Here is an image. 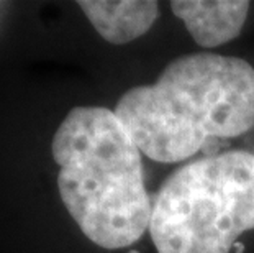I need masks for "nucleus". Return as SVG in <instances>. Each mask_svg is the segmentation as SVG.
I'll return each instance as SVG.
<instances>
[{
  "mask_svg": "<svg viewBox=\"0 0 254 253\" xmlns=\"http://www.w3.org/2000/svg\"><path fill=\"white\" fill-rule=\"evenodd\" d=\"M251 3L246 0H176L171 8L197 45L215 48L240 36Z\"/></svg>",
  "mask_w": 254,
  "mask_h": 253,
  "instance_id": "obj_4",
  "label": "nucleus"
},
{
  "mask_svg": "<svg viewBox=\"0 0 254 253\" xmlns=\"http://www.w3.org/2000/svg\"><path fill=\"white\" fill-rule=\"evenodd\" d=\"M254 229V153L192 161L163 182L149 234L158 253H230Z\"/></svg>",
  "mask_w": 254,
  "mask_h": 253,
  "instance_id": "obj_3",
  "label": "nucleus"
},
{
  "mask_svg": "<svg viewBox=\"0 0 254 253\" xmlns=\"http://www.w3.org/2000/svg\"><path fill=\"white\" fill-rule=\"evenodd\" d=\"M51 150L59 166V196L90 242L118 250L141 239L153 204L141 152L115 110L74 107L58 127Z\"/></svg>",
  "mask_w": 254,
  "mask_h": 253,
  "instance_id": "obj_2",
  "label": "nucleus"
},
{
  "mask_svg": "<svg viewBox=\"0 0 254 253\" xmlns=\"http://www.w3.org/2000/svg\"><path fill=\"white\" fill-rule=\"evenodd\" d=\"M115 114L148 158L181 163L208 140L254 127V68L213 53L179 56L154 84L127 90Z\"/></svg>",
  "mask_w": 254,
  "mask_h": 253,
  "instance_id": "obj_1",
  "label": "nucleus"
},
{
  "mask_svg": "<svg viewBox=\"0 0 254 253\" xmlns=\"http://www.w3.org/2000/svg\"><path fill=\"white\" fill-rule=\"evenodd\" d=\"M128 253H139V252H134V250H133V252H128Z\"/></svg>",
  "mask_w": 254,
  "mask_h": 253,
  "instance_id": "obj_6",
  "label": "nucleus"
},
{
  "mask_svg": "<svg viewBox=\"0 0 254 253\" xmlns=\"http://www.w3.org/2000/svg\"><path fill=\"white\" fill-rule=\"evenodd\" d=\"M77 5L97 33L112 45H127L143 36L159 15L154 0H80Z\"/></svg>",
  "mask_w": 254,
  "mask_h": 253,
  "instance_id": "obj_5",
  "label": "nucleus"
}]
</instances>
